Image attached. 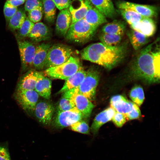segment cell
<instances>
[{"mask_svg":"<svg viewBox=\"0 0 160 160\" xmlns=\"http://www.w3.org/2000/svg\"><path fill=\"white\" fill-rule=\"evenodd\" d=\"M127 44L108 46L101 42L90 44L81 52V58L95 63L108 70H111L120 63L124 58Z\"/></svg>","mask_w":160,"mask_h":160,"instance_id":"obj_1","label":"cell"},{"mask_svg":"<svg viewBox=\"0 0 160 160\" xmlns=\"http://www.w3.org/2000/svg\"><path fill=\"white\" fill-rule=\"evenodd\" d=\"M153 42L141 49L132 63L130 74L134 79L148 84L158 83L160 76L156 73L153 65Z\"/></svg>","mask_w":160,"mask_h":160,"instance_id":"obj_2","label":"cell"},{"mask_svg":"<svg viewBox=\"0 0 160 160\" xmlns=\"http://www.w3.org/2000/svg\"><path fill=\"white\" fill-rule=\"evenodd\" d=\"M97 28L91 25L84 18L71 23L65 37L70 41L84 43L91 39Z\"/></svg>","mask_w":160,"mask_h":160,"instance_id":"obj_3","label":"cell"},{"mask_svg":"<svg viewBox=\"0 0 160 160\" xmlns=\"http://www.w3.org/2000/svg\"><path fill=\"white\" fill-rule=\"evenodd\" d=\"M81 66L79 59L71 56L63 63L46 68L44 73L52 79L65 80L76 72Z\"/></svg>","mask_w":160,"mask_h":160,"instance_id":"obj_4","label":"cell"},{"mask_svg":"<svg viewBox=\"0 0 160 160\" xmlns=\"http://www.w3.org/2000/svg\"><path fill=\"white\" fill-rule=\"evenodd\" d=\"M72 49L63 44H55L49 49L47 55L44 68H48L61 65L71 56Z\"/></svg>","mask_w":160,"mask_h":160,"instance_id":"obj_5","label":"cell"},{"mask_svg":"<svg viewBox=\"0 0 160 160\" xmlns=\"http://www.w3.org/2000/svg\"><path fill=\"white\" fill-rule=\"evenodd\" d=\"M100 77L98 70L93 68H91L86 71L85 77L78 87L79 92L91 101L95 99Z\"/></svg>","mask_w":160,"mask_h":160,"instance_id":"obj_6","label":"cell"},{"mask_svg":"<svg viewBox=\"0 0 160 160\" xmlns=\"http://www.w3.org/2000/svg\"><path fill=\"white\" fill-rule=\"evenodd\" d=\"M62 93V96L71 100L75 107L82 113L85 118L90 117L94 105L87 98L79 92L78 88L70 89Z\"/></svg>","mask_w":160,"mask_h":160,"instance_id":"obj_7","label":"cell"},{"mask_svg":"<svg viewBox=\"0 0 160 160\" xmlns=\"http://www.w3.org/2000/svg\"><path fill=\"white\" fill-rule=\"evenodd\" d=\"M15 100L23 110L28 114L34 113L38 102L39 95L34 90H16Z\"/></svg>","mask_w":160,"mask_h":160,"instance_id":"obj_8","label":"cell"},{"mask_svg":"<svg viewBox=\"0 0 160 160\" xmlns=\"http://www.w3.org/2000/svg\"><path fill=\"white\" fill-rule=\"evenodd\" d=\"M85 118L76 108L69 110L57 112L53 120V124L57 129H62L71 126Z\"/></svg>","mask_w":160,"mask_h":160,"instance_id":"obj_9","label":"cell"},{"mask_svg":"<svg viewBox=\"0 0 160 160\" xmlns=\"http://www.w3.org/2000/svg\"><path fill=\"white\" fill-rule=\"evenodd\" d=\"M22 70L25 71L33 65L36 47L31 42L25 40H18Z\"/></svg>","mask_w":160,"mask_h":160,"instance_id":"obj_10","label":"cell"},{"mask_svg":"<svg viewBox=\"0 0 160 160\" xmlns=\"http://www.w3.org/2000/svg\"><path fill=\"white\" fill-rule=\"evenodd\" d=\"M55 111V108L51 103L46 101L37 103L34 111L35 115L39 122L45 126L51 124Z\"/></svg>","mask_w":160,"mask_h":160,"instance_id":"obj_11","label":"cell"},{"mask_svg":"<svg viewBox=\"0 0 160 160\" xmlns=\"http://www.w3.org/2000/svg\"><path fill=\"white\" fill-rule=\"evenodd\" d=\"M119 9L132 10L143 16L151 18L157 15L158 8L155 6L137 4L125 1H121L117 4Z\"/></svg>","mask_w":160,"mask_h":160,"instance_id":"obj_12","label":"cell"},{"mask_svg":"<svg viewBox=\"0 0 160 160\" xmlns=\"http://www.w3.org/2000/svg\"><path fill=\"white\" fill-rule=\"evenodd\" d=\"M92 6L89 0L71 1L68 9L71 17V23L84 19L87 11Z\"/></svg>","mask_w":160,"mask_h":160,"instance_id":"obj_13","label":"cell"},{"mask_svg":"<svg viewBox=\"0 0 160 160\" xmlns=\"http://www.w3.org/2000/svg\"><path fill=\"white\" fill-rule=\"evenodd\" d=\"M41 72L33 69L28 71L20 78L16 90H34Z\"/></svg>","mask_w":160,"mask_h":160,"instance_id":"obj_14","label":"cell"},{"mask_svg":"<svg viewBox=\"0 0 160 160\" xmlns=\"http://www.w3.org/2000/svg\"><path fill=\"white\" fill-rule=\"evenodd\" d=\"M71 23V17L68 8L61 10L56 20V33L60 36H65Z\"/></svg>","mask_w":160,"mask_h":160,"instance_id":"obj_15","label":"cell"},{"mask_svg":"<svg viewBox=\"0 0 160 160\" xmlns=\"http://www.w3.org/2000/svg\"><path fill=\"white\" fill-rule=\"evenodd\" d=\"M115 112L114 109L110 107L96 116L90 128L94 135L97 134L99 129L103 125L112 120Z\"/></svg>","mask_w":160,"mask_h":160,"instance_id":"obj_16","label":"cell"},{"mask_svg":"<svg viewBox=\"0 0 160 160\" xmlns=\"http://www.w3.org/2000/svg\"><path fill=\"white\" fill-rule=\"evenodd\" d=\"M51 32L48 27L42 22L34 24L32 30L28 36L32 41L38 42L49 39Z\"/></svg>","mask_w":160,"mask_h":160,"instance_id":"obj_17","label":"cell"},{"mask_svg":"<svg viewBox=\"0 0 160 160\" xmlns=\"http://www.w3.org/2000/svg\"><path fill=\"white\" fill-rule=\"evenodd\" d=\"M86 71L81 66L75 73L65 80L62 88L58 93H62L70 89L78 88L83 81Z\"/></svg>","mask_w":160,"mask_h":160,"instance_id":"obj_18","label":"cell"},{"mask_svg":"<svg viewBox=\"0 0 160 160\" xmlns=\"http://www.w3.org/2000/svg\"><path fill=\"white\" fill-rule=\"evenodd\" d=\"M130 26L132 29L148 37L153 36L156 29L155 23L152 19L145 17L137 23Z\"/></svg>","mask_w":160,"mask_h":160,"instance_id":"obj_19","label":"cell"},{"mask_svg":"<svg viewBox=\"0 0 160 160\" xmlns=\"http://www.w3.org/2000/svg\"><path fill=\"white\" fill-rule=\"evenodd\" d=\"M52 45L49 43H43L36 47L33 65L36 69L44 68L45 63L48 51Z\"/></svg>","mask_w":160,"mask_h":160,"instance_id":"obj_20","label":"cell"},{"mask_svg":"<svg viewBox=\"0 0 160 160\" xmlns=\"http://www.w3.org/2000/svg\"><path fill=\"white\" fill-rule=\"evenodd\" d=\"M133 103L120 95L113 97L110 100L111 107L115 111L125 115L131 111Z\"/></svg>","mask_w":160,"mask_h":160,"instance_id":"obj_21","label":"cell"},{"mask_svg":"<svg viewBox=\"0 0 160 160\" xmlns=\"http://www.w3.org/2000/svg\"><path fill=\"white\" fill-rule=\"evenodd\" d=\"M51 87V80L41 73L36 83L34 90L39 95L49 99L50 97Z\"/></svg>","mask_w":160,"mask_h":160,"instance_id":"obj_22","label":"cell"},{"mask_svg":"<svg viewBox=\"0 0 160 160\" xmlns=\"http://www.w3.org/2000/svg\"><path fill=\"white\" fill-rule=\"evenodd\" d=\"M84 19L91 25L97 28L107 22L106 17L93 6L89 9Z\"/></svg>","mask_w":160,"mask_h":160,"instance_id":"obj_23","label":"cell"},{"mask_svg":"<svg viewBox=\"0 0 160 160\" xmlns=\"http://www.w3.org/2000/svg\"><path fill=\"white\" fill-rule=\"evenodd\" d=\"M92 4L106 17H115L116 12L112 0H89Z\"/></svg>","mask_w":160,"mask_h":160,"instance_id":"obj_24","label":"cell"},{"mask_svg":"<svg viewBox=\"0 0 160 160\" xmlns=\"http://www.w3.org/2000/svg\"><path fill=\"white\" fill-rule=\"evenodd\" d=\"M127 34L133 49L137 50L148 42V37L134 30L128 31Z\"/></svg>","mask_w":160,"mask_h":160,"instance_id":"obj_25","label":"cell"},{"mask_svg":"<svg viewBox=\"0 0 160 160\" xmlns=\"http://www.w3.org/2000/svg\"><path fill=\"white\" fill-rule=\"evenodd\" d=\"M126 25L123 21L114 20L107 23L102 28V33L112 34H124Z\"/></svg>","mask_w":160,"mask_h":160,"instance_id":"obj_26","label":"cell"},{"mask_svg":"<svg viewBox=\"0 0 160 160\" xmlns=\"http://www.w3.org/2000/svg\"><path fill=\"white\" fill-rule=\"evenodd\" d=\"M42 2L45 20L48 23H53L56 14L55 4L52 0H42Z\"/></svg>","mask_w":160,"mask_h":160,"instance_id":"obj_27","label":"cell"},{"mask_svg":"<svg viewBox=\"0 0 160 160\" xmlns=\"http://www.w3.org/2000/svg\"><path fill=\"white\" fill-rule=\"evenodd\" d=\"M26 17L24 11L20 9H18L8 21L9 28L12 31L18 29L21 26Z\"/></svg>","mask_w":160,"mask_h":160,"instance_id":"obj_28","label":"cell"},{"mask_svg":"<svg viewBox=\"0 0 160 160\" xmlns=\"http://www.w3.org/2000/svg\"><path fill=\"white\" fill-rule=\"evenodd\" d=\"M119 11L130 26L137 23L145 17L132 10L119 9Z\"/></svg>","mask_w":160,"mask_h":160,"instance_id":"obj_29","label":"cell"},{"mask_svg":"<svg viewBox=\"0 0 160 160\" xmlns=\"http://www.w3.org/2000/svg\"><path fill=\"white\" fill-rule=\"evenodd\" d=\"M124 34H112L102 33L100 36L101 43L108 46H114L120 44Z\"/></svg>","mask_w":160,"mask_h":160,"instance_id":"obj_30","label":"cell"},{"mask_svg":"<svg viewBox=\"0 0 160 160\" xmlns=\"http://www.w3.org/2000/svg\"><path fill=\"white\" fill-rule=\"evenodd\" d=\"M129 97L133 103L138 106L143 103L145 98L144 91L142 88L136 86L133 87L129 93Z\"/></svg>","mask_w":160,"mask_h":160,"instance_id":"obj_31","label":"cell"},{"mask_svg":"<svg viewBox=\"0 0 160 160\" xmlns=\"http://www.w3.org/2000/svg\"><path fill=\"white\" fill-rule=\"evenodd\" d=\"M28 17H26L21 27L18 29V35L21 38L28 36L34 25Z\"/></svg>","mask_w":160,"mask_h":160,"instance_id":"obj_32","label":"cell"},{"mask_svg":"<svg viewBox=\"0 0 160 160\" xmlns=\"http://www.w3.org/2000/svg\"><path fill=\"white\" fill-rule=\"evenodd\" d=\"M70 126L71 129L73 131L85 134H89V127L88 123L84 120L79 121Z\"/></svg>","mask_w":160,"mask_h":160,"instance_id":"obj_33","label":"cell"},{"mask_svg":"<svg viewBox=\"0 0 160 160\" xmlns=\"http://www.w3.org/2000/svg\"><path fill=\"white\" fill-rule=\"evenodd\" d=\"M75 108L71 100L62 96L56 108L57 112L65 111Z\"/></svg>","mask_w":160,"mask_h":160,"instance_id":"obj_34","label":"cell"},{"mask_svg":"<svg viewBox=\"0 0 160 160\" xmlns=\"http://www.w3.org/2000/svg\"><path fill=\"white\" fill-rule=\"evenodd\" d=\"M43 8L34 9L28 12V18L33 23L39 22L41 19L43 15Z\"/></svg>","mask_w":160,"mask_h":160,"instance_id":"obj_35","label":"cell"},{"mask_svg":"<svg viewBox=\"0 0 160 160\" xmlns=\"http://www.w3.org/2000/svg\"><path fill=\"white\" fill-rule=\"evenodd\" d=\"M17 10V7H15L6 1L4 7V13L6 21L8 22Z\"/></svg>","mask_w":160,"mask_h":160,"instance_id":"obj_36","label":"cell"},{"mask_svg":"<svg viewBox=\"0 0 160 160\" xmlns=\"http://www.w3.org/2000/svg\"><path fill=\"white\" fill-rule=\"evenodd\" d=\"M157 49H156L152 51L153 65L156 73L160 76V50L159 48Z\"/></svg>","mask_w":160,"mask_h":160,"instance_id":"obj_37","label":"cell"},{"mask_svg":"<svg viewBox=\"0 0 160 160\" xmlns=\"http://www.w3.org/2000/svg\"><path fill=\"white\" fill-rule=\"evenodd\" d=\"M127 120L125 115L115 111L111 120L117 127H121L126 122Z\"/></svg>","mask_w":160,"mask_h":160,"instance_id":"obj_38","label":"cell"},{"mask_svg":"<svg viewBox=\"0 0 160 160\" xmlns=\"http://www.w3.org/2000/svg\"><path fill=\"white\" fill-rule=\"evenodd\" d=\"M39 8H43L42 2L40 0H27L24 7L25 10L28 12Z\"/></svg>","mask_w":160,"mask_h":160,"instance_id":"obj_39","label":"cell"},{"mask_svg":"<svg viewBox=\"0 0 160 160\" xmlns=\"http://www.w3.org/2000/svg\"><path fill=\"white\" fill-rule=\"evenodd\" d=\"M141 115L138 106L134 103L131 111L125 115L127 120H133L139 118Z\"/></svg>","mask_w":160,"mask_h":160,"instance_id":"obj_40","label":"cell"},{"mask_svg":"<svg viewBox=\"0 0 160 160\" xmlns=\"http://www.w3.org/2000/svg\"><path fill=\"white\" fill-rule=\"evenodd\" d=\"M0 160H11L8 145L0 143Z\"/></svg>","mask_w":160,"mask_h":160,"instance_id":"obj_41","label":"cell"},{"mask_svg":"<svg viewBox=\"0 0 160 160\" xmlns=\"http://www.w3.org/2000/svg\"><path fill=\"white\" fill-rule=\"evenodd\" d=\"M56 7L60 10L68 8L71 2V0H52Z\"/></svg>","mask_w":160,"mask_h":160,"instance_id":"obj_42","label":"cell"},{"mask_svg":"<svg viewBox=\"0 0 160 160\" xmlns=\"http://www.w3.org/2000/svg\"><path fill=\"white\" fill-rule=\"evenodd\" d=\"M7 1L12 5L17 7L24 3L25 0H7Z\"/></svg>","mask_w":160,"mask_h":160,"instance_id":"obj_43","label":"cell"},{"mask_svg":"<svg viewBox=\"0 0 160 160\" xmlns=\"http://www.w3.org/2000/svg\"></svg>","mask_w":160,"mask_h":160,"instance_id":"obj_44","label":"cell"}]
</instances>
